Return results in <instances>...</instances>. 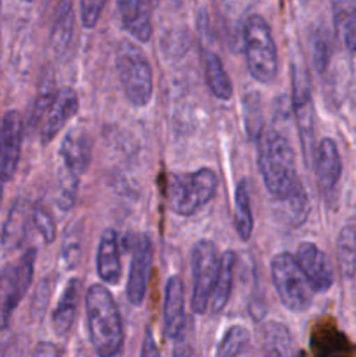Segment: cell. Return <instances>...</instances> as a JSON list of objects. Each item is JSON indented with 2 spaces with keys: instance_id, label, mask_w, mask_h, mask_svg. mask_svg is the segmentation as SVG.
<instances>
[{
  "instance_id": "1",
  "label": "cell",
  "mask_w": 356,
  "mask_h": 357,
  "mask_svg": "<svg viewBox=\"0 0 356 357\" xmlns=\"http://www.w3.org/2000/svg\"><path fill=\"white\" fill-rule=\"evenodd\" d=\"M258 169L269 195L278 202L304 187L297 174L295 152L278 128H267L258 136Z\"/></svg>"
},
{
  "instance_id": "28",
  "label": "cell",
  "mask_w": 356,
  "mask_h": 357,
  "mask_svg": "<svg viewBox=\"0 0 356 357\" xmlns=\"http://www.w3.org/2000/svg\"><path fill=\"white\" fill-rule=\"evenodd\" d=\"M250 344V331L241 324H234L223 333L216 345L215 357H237Z\"/></svg>"
},
{
  "instance_id": "3",
  "label": "cell",
  "mask_w": 356,
  "mask_h": 357,
  "mask_svg": "<svg viewBox=\"0 0 356 357\" xmlns=\"http://www.w3.org/2000/svg\"><path fill=\"white\" fill-rule=\"evenodd\" d=\"M218 188L216 173L209 167L173 174L168 185V202L178 216H192L213 201Z\"/></svg>"
},
{
  "instance_id": "34",
  "label": "cell",
  "mask_w": 356,
  "mask_h": 357,
  "mask_svg": "<svg viewBox=\"0 0 356 357\" xmlns=\"http://www.w3.org/2000/svg\"><path fill=\"white\" fill-rule=\"evenodd\" d=\"M107 0H80V21L82 26L91 30L98 24Z\"/></svg>"
},
{
  "instance_id": "33",
  "label": "cell",
  "mask_w": 356,
  "mask_h": 357,
  "mask_svg": "<svg viewBox=\"0 0 356 357\" xmlns=\"http://www.w3.org/2000/svg\"><path fill=\"white\" fill-rule=\"evenodd\" d=\"M80 258V239L79 232H68L65 236L61 250V265L65 271H73Z\"/></svg>"
},
{
  "instance_id": "13",
  "label": "cell",
  "mask_w": 356,
  "mask_h": 357,
  "mask_svg": "<svg viewBox=\"0 0 356 357\" xmlns=\"http://www.w3.org/2000/svg\"><path fill=\"white\" fill-rule=\"evenodd\" d=\"M295 258L314 291L325 293L332 288L334 268L321 248H318L314 243H302L297 248Z\"/></svg>"
},
{
  "instance_id": "37",
  "label": "cell",
  "mask_w": 356,
  "mask_h": 357,
  "mask_svg": "<svg viewBox=\"0 0 356 357\" xmlns=\"http://www.w3.org/2000/svg\"><path fill=\"white\" fill-rule=\"evenodd\" d=\"M184 338L177 340V345H175L173 357H194V354H192V349L188 347V344L184 340Z\"/></svg>"
},
{
  "instance_id": "11",
  "label": "cell",
  "mask_w": 356,
  "mask_h": 357,
  "mask_svg": "<svg viewBox=\"0 0 356 357\" xmlns=\"http://www.w3.org/2000/svg\"><path fill=\"white\" fill-rule=\"evenodd\" d=\"M152 260L154 250L150 237L147 234H136L133 237L131 265H129L128 284H126V296L131 305L140 307L145 300L150 272H152Z\"/></svg>"
},
{
  "instance_id": "12",
  "label": "cell",
  "mask_w": 356,
  "mask_h": 357,
  "mask_svg": "<svg viewBox=\"0 0 356 357\" xmlns=\"http://www.w3.org/2000/svg\"><path fill=\"white\" fill-rule=\"evenodd\" d=\"M164 333L170 340H180L187 330V316H185V286L180 275H170L164 286L163 303Z\"/></svg>"
},
{
  "instance_id": "18",
  "label": "cell",
  "mask_w": 356,
  "mask_h": 357,
  "mask_svg": "<svg viewBox=\"0 0 356 357\" xmlns=\"http://www.w3.org/2000/svg\"><path fill=\"white\" fill-rule=\"evenodd\" d=\"M31 215H34V206H30V202L24 197L13 202L2 227V248L7 253L16 251L24 243Z\"/></svg>"
},
{
  "instance_id": "15",
  "label": "cell",
  "mask_w": 356,
  "mask_h": 357,
  "mask_svg": "<svg viewBox=\"0 0 356 357\" xmlns=\"http://www.w3.org/2000/svg\"><path fill=\"white\" fill-rule=\"evenodd\" d=\"M79 112V94L72 87H65V89L58 91L54 101H52L51 108L45 114L44 121L40 126V142L42 145L51 143L56 136L61 132L66 122L72 121Z\"/></svg>"
},
{
  "instance_id": "30",
  "label": "cell",
  "mask_w": 356,
  "mask_h": 357,
  "mask_svg": "<svg viewBox=\"0 0 356 357\" xmlns=\"http://www.w3.org/2000/svg\"><path fill=\"white\" fill-rule=\"evenodd\" d=\"M56 94H58V91H56L54 87V77H49V79L42 80L40 87H38L37 98H35L34 101V107H31L30 126H34L35 128L38 122L44 121L45 114H47V110L51 108Z\"/></svg>"
},
{
  "instance_id": "22",
  "label": "cell",
  "mask_w": 356,
  "mask_h": 357,
  "mask_svg": "<svg viewBox=\"0 0 356 357\" xmlns=\"http://www.w3.org/2000/svg\"><path fill=\"white\" fill-rule=\"evenodd\" d=\"M262 357H299L292 333L283 323L269 321L262 328Z\"/></svg>"
},
{
  "instance_id": "9",
  "label": "cell",
  "mask_w": 356,
  "mask_h": 357,
  "mask_svg": "<svg viewBox=\"0 0 356 357\" xmlns=\"http://www.w3.org/2000/svg\"><path fill=\"white\" fill-rule=\"evenodd\" d=\"M292 110L299 129L306 159H309L314 143V105L311 94V80L302 63H292Z\"/></svg>"
},
{
  "instance_id": "2",
  "label": "cell",
  "mask_w": 356,
  "mask_h": 357,
  "mask_svg": "<svg viewBox=\"0 0 356 357\" xmlns=\"http://www.w3.org/2000/svg\"><path fill=\"white\" fill-rule=\"evenodd\" d=\"M86 321L96 356H121L124 347V324L117 302L105 284H93L86 291Z\"/></svg>"
},
{
  "instance_id": "24",
  "label": "cell",
  "mask_w": 356,
  "mask_h": 357,
  "mask_svg": "<svg viewBox=\"0 0 356 357\" xmlns=\"http://www.w3.org/2000/svg\"><path fill=\"white\" fill-rule=\"evenodd\" d=\"M335 31L349 54H356V0H330Z\"/></svg>"
},
{
  "instance_id": "19",
  "label": "cell",
  "mask_w": 356,
  "mask_h": 357,
  "mask_svg": "<svg viewBox=\"0 0 356 357\" xmlns=\"http://www.w3.org/2000/svg\"><path fill=\"white\" fill-rule=\"evenodd\" d=\"M119 16L122 28L135 40L145 42L152 37V17L149 0H119Z\"/></svg>"
},
{
  "instance_id": "7",
  "label": "cell",
  "mask_w": 356,
  "mask_h": 357,
  "mask_svg": "<svg viewBox=\"0 0 356 357\" xmlns=\"http://www.w3.org/2000/svg\"><path fill=\"white\" fill-rule=\"evenodd\" d=\"M37 251L27 250L16 264L0 268V331L9 328L10 317L34 281Z\"/></svg>"
},
{
  "instance_id": "16",
  "label": "cell",
  "mask_w": 356,
  "mask_h": 357,
  "mask_svg": "<svg viewBox=\"0 0 356 357\" xmlns=\"http://www.w3.org/2000/svg\"><path fill=\"white\" fill-rule=\"evenodd\" d=\"M314 171L321 192L325 195L334 194L342 176V159L332 138L320 139L314 149Z\"/></svg>"
},
{
  "instance_id": "5",
  "label": "cell",
  "mask_w": 356,
  "mask_h": 357,
  "mask_svg": "<svg viewBox=\"0 0 356 357\" xmlns=\"http://www.w3.org/2000/svg\"><path fill=\"white\" fill-rule=\"evenodd\" d=\"M115 66L129 103L136 108H145L152 100L154 77L152 66L142 49L129 40L121 42L115 56Z\"/></svg>"
},
{
  "instance_id": "4",
  "label": "cell",
  "mask_w": 356,
  "mask_h": 357,
  "mask_svg": "<svg viewBox=\"0 0 356 357\" xmlns=\"http://www.w3.org/2000/svg\"><path fill=\"white\" fill-rule=\"evenodd\" d=\"M244 58L250 75L257 82L271 84L278 73V47L267 21L251 14L243 26Z\"/></svg>"
},
{
  "instance_id": "23",
  "label": "cell",
  "mask_w": 356,
  "mask_h": 357,
  "mask_svg": "<svg viewBox=\"0 0 356 357\" xmlns=\"http://www.w3.org/2000/svg\"><path fill=\"white\" fill-rule=\"evenodd\" d=\"M234 268H236V253L230 250L223 251L220 255L218 274H216L215 288L209 300V309L213 314H220L229 303L234 286Z\"/></svg>"
},
{
  "instance_id": "6",
  "label": "cell",
  "mask_w": 356,
  "mask_h": 357,
  "mask_svg": "<svg viewBox=\"0 0 356 357\" xmlns=\"http://www.w3.org/2000/svg\"><path fill=\"white\" fill-rule=\"evenodd\" d=\"M271 278L283 305L292 312H304L313 303L314 289L293 255L278 253L271 261Z\"/></svg>"
},
{
  "instance_id": "35",
  "label": "cell",
  "mask_w": 356,
  "mask_h": 357,
  "mask_svg": "<svg viewBox=\"0 0 356 357\" xmlns=\"http://www.w3.org/2000/svg\"><path fill=\"white\" fill-rule=\"evenodd\" d=\"M31 357H61V352L51 342H38L31 352Z\"/></svg>"
},
{
  "instance_id": "27",
  "label": "cell",
  "mask_w": 356,
  "mask_h": 357,
  "mask_svg": "<svg viewBox=\"0 0 356 357\" xmlns=\"http://www.w3.org/2000/svg\"><path fill=\"white\" fill-rule=\"evenodd\" d=\"M337 261L342 278L353 279L356 275V229L346 225L337 237Z\"/></svg>"
},
{
  "instance_id": "14",
  "label": "cell",
  "mask_w": 356,
  "mask_h": 357,
  "mask_svg": "<svg viewBox=\"0 0 356 357\" xmlns=\"http://www.w3.org/2000/svg\"><path fill=\"white\" fill-rule=\"evenodd\" d=\"M59 159L63 169L77 178L82 176L93 159V139L89 132L82 128L70 129L59 146Z\"/></svg>"
},
{
  "instance_id": "20",
  "label": "cell",
  "mask_w": 356,
  "mask_h": 357,
  "mask_svg": "<svg viewBox=\"0 0 356 357\" xmlns=\"http://www.w3.org/2000/svg\"><path fill=\"white\" fill-rule=\"evenodd\" d=\"M80 286L82 282L79 278L68 279L54 310H52V330L58 337H66L75 323L80 302Z\"/></svg>"
},
{
  "instance_id": "31",
  "label": "cell",
  "mask_w": 356,
  "mask_h": 357,
  "mask_svg": "<svg viewBox=\"0 0 356 357\" xmlns=\"http://www.w3.org/2000/svg\"><path fill=\"white\" fill-rule=\"evenodd\" d=\"M31 220H34L35 229L38 230V234L42 236L44 243L51 244L52 241L56 239V223L52 215L49 213V209L45 208L44 204H35Z\"/></svg>"
},
{
  "instance_id": "36",
  "label": "cell",
  "mask_w": 356,
  "mask_h": 357,
  "mask_svg": "<svg viewBox=\"0 0 356 357\" xmlns=\"http://www.w3.org/2000/svg\"><path fill=\"white\" fill-rule=\"evenodd\" d=\"M140 357H161L159 349H157L156 340H154V335L150 328H147L145 331V338H143V345H142V356Z\"/></svg>"
},
{
  "instance_id": "25",
  "label": "cell",
  "mask_w": 356,
  "mask_h": 357,
  "mask_svg": "<svg viewBox=\"0 0 356 357\" xmlns=\"http://www.w3.org/2000/svg\"><path fill=\"white\" fill-rule=\"evenodd\" d=\"M202 66H205L206 84L213 96L222 101H229L234 94V87L229 79V73L223 68L220 56L213 51H205L202 52Z\"/></svg>"
},
{
  "instance_id": "21",
  "label": "cell",
  "mask_w": 356,
  "mask_h": 357,
  "mask_svg": "<svg viewBox=\"0 0 356 357\" xmlns=\"http://www.w3.org/2000/svg\"><path fill=\"white\" fill-rule=\"evenodd\" d=\"M75 30V6L73 0H59L54 10L51 28V47L56 56L63 58L68 51Z\"/></svg>"
},
{
  "instance_id": "38",
  "label": "cell",
  "mask_w": 356,
  "mask_h": 357,
  "mask_svg": "<svg viewBox=\"0 0 356 357\" xmlns=\"http://www.w3.org/2000/svg\"><path fill=\"white\" fill-rule=\"evenodd\" d=\"M21 2H27V3H31V2H35V0H21Z\"/></svg>"
},
{
  "instance_id": "26",
  "label": "cell",
  "mask_w": 356,
  "mask_h": 357,
  "mask_svg": "<svg viewBox=\"0 0 356 357\" xmlns=\"http://www.w3.org/2000/svg\"><path fill=\"white\" fill-rule=\"evenodd\" d=\"M234 229L243 243H248L253 232V213H251L250 187L248 180L241 178L234 190Z\"/></svg>"
},
{
  "instance_id": "29",
  "label": "cell",
  "mask_w": 356,
  "mask_h": 357,
  "mask_svg": "<svg viewBox=\"0 0 356 357\" xmlns=\"http://www.w3.org/2000/svg\"><path fill=\"white\" fill-rule=\"evenodd\" d=\"M243 119L248 136L251 139H258V136L262 135V124H264L262 121H264V117H262V103L257 91H250V93L244 94Z\"/></svg>"
},
{
  "instance_id": "8",
  "label": "cell",
  "mask_w": 356,
  "mask_h": 357,
  "mask_svg": "<svg viewBox=\"0 0 356 357\" xmlns=\"http://www.w3.org/2000/svg\"><path fill=\"white\" fill-rule=\"evenodd\" d=\"M220 267V253L215 243L201 239L194 244L191 253L192 295L191 307L194 314H206L215 288Z\"/></svg>"
},
{
  "instance_id": "10",
  "label": "cell",
  "mask_w": 356,
  "mask_h": 357,
  "mask_svg": "<svg viewBox=\"0 0 356 357\" xmlns=\"http://www.w3.org/2000/svg\"><path fill=\"white\" fill-rule=\"evenodd\" d=\"M24 122L17 110H9L0 119V199L3 183L13 180L23 146Z\"/></svg>"
},
{
  "instance_id": "32",
  "label": "cell",
  "mask_w": 356,
  "mask_h": 357,
  "mask_svg": "<svg viewBox=\"0 0 356 357\" xmlns=\"http://www.w3.org/2000/svg\"><path fill=\"white\" fill-rule=\"evenodd\" d=\"M313 61L318 72H325L330 61V40H328V33L325 30H318L313 35Z\"/></svg>"
},
{
  "instance_id": "17",
  "label": "cell",
  "mask_w": 356,
  "mask_h": 357,
  "mask_svg": "<svg viewBox=\"0 0 356 357\" xmlns=\"http://www.w3.org/2000/svg\"><path fill=\"white\" fill-rule=\"evenodd\" d=\"M96 272L105 286H117L121 282V248L114 229H107L101 234L96 251Z\"/></svg>"
}]
</instances>
